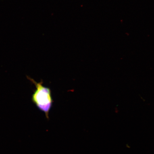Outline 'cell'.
Wrapping results in <instances>:
<instances>
[{
  "mask_svg": "<svg viewBox=\"0 0 154 154\" xmlns=\"http://www.w3.org/2000/svg\"><path fill=\"white\" fill-rule=\"evenodd\" d=\"M27 78L36 88L32 95V103L39 110L45 113L46 118L49 120L50 111L54 103L51 88L43 85V80L38 82L29 77L27 76Z\"/></svg>",
  "mask_w": 154,
  "mask_h": 154,
  "instance_id": "1",
  "label": "cell"
}]
</instances>
